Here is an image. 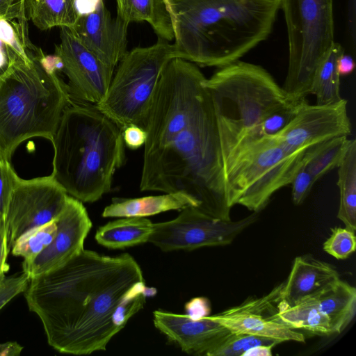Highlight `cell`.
I'll return each mask as SVG.
<instances>
[{
	"instance_id": "6da1fadb",
	"label": "cell",
	"mask_w": 356,
	"mask_h": 356,
	"mask_svg": "<svg viewBox=\"0 0 356 356\" xmlns=\"http://www.w3.org/2000/svg\"><path fill=\"white\" fill-rule=\"evenodd\" d=\"M198 65L175 58L164 68L143 129L142 191L180 193L197 209L231 220L218 120Z\"/></svg>"
},
{
	"instance_id": "7a4b0ae2",
	"label": "cell",
	"mask_w": 356,
	"mask_h": 356,
	"mask_svg": "<svg viewBox=\"0 0 356 356\" xmlns=\"http://www.w3.org/2000/svg\"><path fill=\"white\" fill-rule=\"evenodd\" d=\"M153 291L129 254L110 257L83 249L58 268L30 279L24 297L50 346L83 355L105 350Z\"/></svg>"
},
{
	"instance_id": "3957f363",
	"label": "cell",
	"mask_w": 356,
	"mask_h": 356,
	"mask_svg": "<svg viewBox=\"0 0 356 356\" xmlns=\"http://www.w3.org/2000/svg\"><path fill=\"white\" fill-rule=\"evenodd\" d=\"M177 57L202 67L238 60L271 33L280 0H168Z\"/></svg>"
},
{
	"instance_id": "277c9868",
	"label": "cell",
	"mask_w": 356,
	"mask_h": 356,
	"mask_svg": "<svg viewBox=\"0 0 356 356\" xmlns=\"http://www.w3.org/2000/svg\"><path fill=\"white\" fill-rule=\"evenodd\" d=\"M51 175L71 197L94 202L125 161L122 130L95 104L71 100L51 140Z\"/></svg>"
},
{
	"instance_id": "5b68a950",
	"label": "cell",
	"mask_w": 356,
	"mask_h": 356,
	"mask_svg": "<svg viewBox=\"0 0 356 356\" xmlns=\"http://www.w3.org/2000/svg\"><path fill=\"white\" fill-rule=\"evenodd\" d=\"M38 49L31 64L17 58L0 76V158L8 161L27 139L51 140L72 100L67 83L40 62Z\"/></svg>"
},
{
	"instance_id": "8992f818",
	"label": "cell",
	"mask_w": 356,
	"mask_h": 356,
	"mask_svg": "<svg viewBox=\"0 0 356 356\" xmlns=\"http://www.w3.org/2000/svg\"><path fill=\"white\" fill-rule=\"evenodd\" d=\"M220 141L229 205L257 213L291 184L307 149L290 151L274 136H220Z\"/></svg>"
},
{
	"instance_id": "52a82bcc",
	"label": "cell",
	"mask_w": 356,
	"mask_h": 356,
	"mask_svg": "<svg viewBox=\"0 0 356 356\" xmlns=\"http://www.w3.org/2000/svg\"><path fill=\"white\" fill-rule=\"evenodd\" d=\"M218 69L205 79L204 86L213 100L219 134L251 130L270 114L295 103L260 65L238 60Z\"/></svg>"
},
{
	"instance_id": "ba28073f",
	"label": "cell",
	"mask_w": 356,
	"mask_h": 356,
	"mask_svg": "<svg viewBox=\"0 0 356 356\" xmlns=\"http://www.w3.org/2000/svg\"><path fill=\"white\" fill-rule=\"evenodd\" d=\"M286 24L289 62L282 86L296 102L309 94L314 71L334 42L333 0H280Z\"/></svg>"
},
{
	"instance_id": "9c48e42d",
	"label": "cell",
	"mask_w": 356,
	"mask_h": 356,
	"mask_svg": "<svg viewBox=\"0 0 356 356\" xmlns=\"http://www.w3.org/2000/svg\"><path fill=\"white\" fill-rule=\"evenodd\" d=\"M175 58L174 44L161 38L154 44L128 51L117 65L105 97L96 106L122 130L130 124L143 128L161 75Z\"/></svg>"
},
{
	"instance_id": "30bf717a",
	"label": "cell",
	"mask_w": 356,
	"mask_h": 356,
	"mask_svg": "<svg viewBox=\"0 0 356 356\" xmlns=\"http://www.w3.org/2000/svg\"><path fill=\"white\" fill-rule=\"evenodd\" d=\"M258 213L252 212L232 221L213 218L193 207H186L173 220L153 223L148 242L164 252L227 245L256 222Z\"/></svg>"
},
{
	"instance_id": "8fae6325",
	"label": "cell",
	"mask_w": 356,
	"mask_h": 356,
	"mask_svg": "<svg viewBox=\"0 0 356 356\" xmlns=\"http://www.w3.org/2000/svg\"><path fill=\"white\" fill-rule=\"evenodd\" d=\"M68 196L51 175L30 179L19 177L6 216L9 250L28 230L56 219L65 207Z\"/></svg>"
},
{
	"instance_id": "7c38bea8",
	"label": "cell",
	"mask_w": 356,
	"mask_h": 356,
	"mask_svg": "<svg viewBox=\"0 0 356 356\" xmlns=\"http://www.w3.org/2000/svg\"><path fill=\"white\" fill-rule=\"evenodd\" d=\"M60 38L55 54L61 60L71 99L97 104L105 97L115 70L86 47L71 29L60 27Z\"/></svg>"
},
{
	"instance_id": "4fadbf2b",
	"label": "cell",
	"mask_w": 356,
	"mask_h": 356,
	"mask_svg": "<svg viewBox=\"0 0 356 356\" xmlns=\"http://www.w3.org/2000/svg\"><path fill=\"white\" fill-rule=\"evenodd\" d=\"M351 131L345 99L327 105H310L304 99L291 121L274 136L289 150L298 152Z\"/></svg>"
},
{
	"instance_id": "5bb4252c",
	"label": "cell",
	"mask_w": 356,
	"mask_h": 356,
	"mask_svg": "<svg viewBox=\"0 0 356 356\" xmlns=\"http://www.w3.org/2000/svg\"><path fill=\"white\" fill-rule=\"evenodd\" d=\"M283 283L259 298H251L241 304L210 316L230 332L270 338L282 343H304L305 336L275 316L281 299Z\"/></svg>"
},
{
	"instance_id": "9a60e30c",
	"label": "cell",
	"mask_w": 356,
	"mask_h": 356,
	"mask_svg": "<svg viewBox=\"0 0 356 356\" xmlns=\"http://www.w3.org/2000/svg\"><path fill=\"white\" fill-rule=\"evenodd\" d=\"M56 223L52 242L33 260L22 263L23 271L30 279L58 268L79 254L92 226L82 202L71 196Z\"/></svg>"
},
{
	"instance_id": "2e32d148",
	"label": "cell",
	"mask_w": 356,
	"mask_h": 356,
	"mask_svg": "<svg viewBox=\"0 0 356 356\" xmlns=\"http://www.w3.org/2000/svg\"><path fill=\"white\" fill-rule=\"evenodd\" d=\"M129 25L117 16L113 17L101 0L94 11L81 15L71 29L102 63L115 70L128 52Z\"/></svg>"
},
{
	"instance_id": "e0dca14e",
	"label": "cell",
	"mask_w": 356,
	"mask_h": 356,
	"mask_svg": "<svg viewBox=\"0 0 356 356\" xmlns=\"http://www.w3.org/2000/svg\"><path fill=\"white\" fill-rule=\"evenodd\" d=\"M154 326L181 349L195 355L208 356L209 352L229 332L209 315L194 318L162 310L153 312Z\"/></svg>"
},
{
	"instance_id": "ac0fdd59",
	"label": "cell",
	"mask_w": 356,
	"mask_h": 356,
	"mask_svg": "<svg viewBox=\"0 0 356 356\" xmlns=\"http://www.w3.org/2000/svg\"><path fill=\"white\" fill-rule=\"evenodd\" d=\"M339 277L335 268L309 255L296 257L290 273L283 282L280 300L291 306L314 294Z\"/></svg>"
},
{
	"instance_id": "d6986e66",
	"label": "cell",
	"mask_w": 356,
	"mask_h": 356,
	"mask_svg": "<svg viewBox=\"0 0 356 356\" xmlns=\"http://www.w3.org/2000/svg\"><path fill=\"white\" fill-rule=\"evenodd\" d=\"M312 296L329 319L334 334L344 331L356 314L355 286L338 277Z\"/></svg>"
},
{
	"instance_id": "ffe728a7",
	"label": "cell",
	"mask_w": 356,
	"mask_h": 356,
	"mask_svg": "<svg viewBox=\"0 0 356 356\" xmlns=\"http://www.w3.org/2000/svg\"><path fill=\"white\" fill-rule=\"evenodd\" d=\"M189 207L197 208V204L189 196L180 193L138 198H114L112 203L104 208L102 216L147 217L167 211L181 210Z\"/></svg>"
},
{
	"instance_id": "44dd1931",
	"label": "cell",
	"mask_w": 356,
	"mask_h": 356,
	"mask_svg": "<svg viewBox=\"0 0 356 356\" xmlns=\"http://www.w3.org/2000/svg\"><path fill=\"white\" fill-rule=\"evenodd\" d=\"M117 17L128 24L146 22L159 38L174 39L170 14L163 0H116Z\"/></svg>"
},
{
	"instance_id": "7402d4cb",
	"label": "cell",
	"mask_w": 356,
	"mask_h": 356,
	"mask_svg": "<svg viewBox=\"0 0 356 356\" xmlns=\"http://www.w3.org/2000/svg\"><path fill=\"white\" fill-rule=\"evenodd\" d=\"M153 223L144 217H129L111 221L99 227L97 242L108 248L121 249L148 242Z\"/></svg>"
},
{
	"instance_id": "603a6c76",
	"label": "cell",
	"mask_w": 356,
	"mask_h": 356,
	"mask_svg": "<svg viewBox=\"0 0 356 356\" xmlns=\"http://www.w3.org/2000/svg\"><path fill=\"white\" fill-rule=\"evenodd\" d=\"M337 186L339 206L337 218L346 227L356 230V140L349 139L346 152L339 163Z\"/></svg>"
},
{
	"instance_id": "cb8c5ba5",
	"label": "cell",
	"mask_w": 356,
	"mask_h": 356,
	"mask_svg": "<svg viewBox=\"0 0 356 356\" xmlns=\"http://www.w3.org/2000/svg\"><path fill=\"white\" fill-rule=\"evenodd\" d=\"M275 316L294 330L321 335L334 334L329 319L319 310L312 296L291 306L280 300Z\"/></svg>"
},
{
	"instance_id": "d4e9b609",
	"label": "cell",
	"mask_w": 356,
	"mask_h": 356,
	"mask_svg": "<svg viewBox=\"0 0 356 356\" xmlns=\"http://www.w3.org/2000/svg\"><path fill=\"white\" fill-rule=\"evenodd\" d=\"M344 49L337 42H334L319 63L312 76L309 94L316 97V104L327 105L341 101L340 93V75L337 64Z\"/></svg>"
},
{
	"instance_id": "484cf974",
	"label": "cell",
	"mask_w": 356,
	"mask_h": 356,
	"mask_svg": "<svg viewBox=\"0 0 356 356\" xmlns=\"http://www.w3.org/2000/svg\"><path fill=\"white\" fill-rule=\"evenodd\" d=\"M76 0H31L30 19L40 30L55 26L72 29L80 15Z\"/></svg>"
},
{
	"instance_id": "4316f807",
	"label": "cell",
	"mask_w": 356,
	"mask_h": 356,
	"mask_svg": "<svg viewBox=\"0 0 356 356\" xmlns=\"http://www.w3.org/2000/svg\"><path fill=\"white\" fill-rule=\"evenodd\" d=\"M348 140V136H338L307 149L305 165L316 181L338 166L346 152Z\"/></svg>"
},
{
	"instance_id": "83f0119b",
	"label": "cell",
	"mask_w": 356,
	"mask_h": 356,
	"mask_svg": "<svg viewBox=\"0 0 356 356\" xmlns=\"http://www.w3.org/2000/svg\"><path fill=\"white\" fill-rule=\"evenodd\" d=\"M56 218L20 236L10 249L12 254L23 257L24 262L33 260L52 242L57 231Z\"/></svg>"
},
{
	"instance_id": "f1b7e54d",
	"label": "cell",
	"mask_w": 356,
	"mask_h": 356,
	"mask_svg": "<svg viewBox=\"0 0 356 356\" xmlns=\"http://www.w3.org/2000/svg\"><path fill=\"white\" fill-rule=\"evenodd\" d=\"M0 40L26 64L33 63V51L36 47L29 39L28 24L0 19Z\"/></svg>"
},
{
	"instance_id": "f546056e",
	"label": "cell",
	"mask_w": 356,
	"mask_h": 356,
	"mask_svg": "<svg viewBox=\"0 0 356 356\" xmlns=\"http://www.w3.org/2000/svg\"><path fill=\"white\" fill-rule=\"evenodd\" d=\"M279 344V341L241 332H229L209 352L208 356H242L257 345Z\"/></svg>"
},
{
	"instance_id": "4dcf8cb0",
	"label": "cell",
	"mask_w": 356,
	"mask_h": 356,
	"mask_svg": "<svg viewBox=\"0 0 356 356\" xmlns=\"http://www.w3.org/2000/svg\"><path fill=\"white\" fill-rule=\"evenodd\" d=\"M355 232L346 227L332 228L330 236L323 245V250L337 259H347L356 248Z\"/></svg>"
},
{
	"instance_id": "1f68e13d",
	"label": "cell",
	"mask_w": 356,
	"mask_h": 356,
	"mask_svg": "<svg viewBox=\"0 0 356 356\" xmlns=\"http://www.w3.org/2000/svg\"><path fill=\"white\" fill-rule=\"evenodd\" d=\"M300 101L295 102L285 108L270 114L257 127L251 130L243 131L242 134L245 133L256 136L276 135L282 130L293 118Z\"/></svg>"
},
{
	"instance_id": "d6a6232c",
	"label": "cell",
	"mask_w": 356,
	"mask_h": 356,
	"mask_svg": "<svg viewBox=\"0 0 356 356\" xmlns=\"http://www.w3.org/2000/svg\"><path fill=\"white\" fill-rule=\"evenodd\" d=\"M19 177L10 161L0 158V221H6V216L13 188Z\"/></svg>"
},
{
	"instance_id": "836d02e7",
	"label": "cell",
	"mask_w": 356,
	"mask_h": 356,
	"mask_svg": "<svg viewBox=\"0 0 356 356\" xmlns=\"http://www.w3.org/2000/svg\"><path fill=\"white\" fill-rule=\"evenodd\" d=\"M30 278L24 271L6 277L0 283V310L12 299L26 289Z\"/></svg>"
},
{
	"instance_id": "e575fe53",
	"label": "cell",
	"mask_w": 356,
	"mask_h": 356,
	"mask_svg": "<svg viewBox=\"0 0 356 356\" xmlns=\"http://www.w3.org/2000/svg\"><path fill=\"white\" fill-rule=\"evenodd\" d=\"M316 182L312 175L307 170L304 162L294 175L291 182L292 201L295 205L301 204Z\"/></svg>"
},
{
	"instance_id": "d590c367",
	"label": "cell",
	"mask_w": 356,
	"mask_h": 356,
	"mask_svg": "<svg viewBox=\"0 0 356 356\" xmlns=\"http://www.w3.org/2000/svg\"><path fill=\"white\" fill-rule=\"evenodd\" d=\"M31 0H0V19L28 24Z\"/></svg>"
},
{
	"instance_id": "8d00e7d4",
	"label": "cell",
	"mask_w": 356,
	"mask_h": 356,
	"mask_svg": "<svg viewBox=\"0 0 356 356\" xmlns=\"http://www.w3.org/2000/svg\"><path fill=\"white\" fill-rule=\"evenodd\" d=\"M124 145L131 149H136L145 145L147 138L146 131L136 124H130L122 130Z\"/></svg>"
},
{
	"instance_id": "74e56055",
	"label": "cell",
	"mask_w": 356,
	"mask_h": 356,
	"mask_svg": "<svg viewBox=\"0 0 356 356\" xmlns=\"http://www.w3.org/2000/svg\"><path fill=\"white\" fill-rule=\"evenodd\" d=\"M185 309L186 314L194 318H199L209 315L211 305L207 298H195L186 304Z\"/></svg>"
},
{
	"instance_id": "f35d334b",
	"label": "cell",
	"mask_w": 356,
	"mask_h": 356,
	"mask_svg": "<svg viewBox=\"0 0 356 356\" xmlns=\"http://www.w3.org/2000/svg\"><path fill=\"white\" fill-rule=\"evenodd\" d=\"M9 251L6 222L0 221V283L4 280L5 275L9 270L7 263Z\"/></svg>"
},
{
	"instance_id": "ab89813d",
	"label": "cell",
	"mask_w": 356,
	"mask_h": 356,
	"mask_svg": "<svg viewBox=\"0 0 356 356\" xmlns=\"http://www.w3.org/2000/svg\"><path fill=\"white\" fill-rule=\"evenodd\" d=\"M17 58L19 57L0 40V76Z\"/></svg>"
},
{
	"instance_id": "60d3db41",
	"label": "cell",
	"mask_w": 356,
	"mask_h": 356,
	"mask_svg": "<svg viewBox=\"0 0 356 356\" xmlns=\"http://www.w3.org/2000/svg\"><path fill=\"white\" fill-rule=\"evenodd\" d=\"M355 62L351 56L342 54L337 60V71L340 76H346L351 74L355 69Z\"/></svg>"
},
{
	"instance_id": "b9f144b4",
	"label": "cell",
	"mask_w": 356,
	"mask_h": 356,
	"mask_svg": "<svg viewBox=\"0 0 356 356\" xmlns=\"http://www.w3.org/2000/svg\"><path fill=\"white\" fill-rule=\"evenodd\" d=\"M276 344L257 345L245 351L242 356H271Z\"/></svg>"
},
{
	"instance_id": "7bdbcfd3",
	"label": "cell",
	"mask_w": 356,
	"mask_h": 356,
	"mask_svg": "<svg viewBox=\"0 0 356 356\" xmlns=\"http://www.w3.org/2000/svg\"><path fill=\"white\" fill-rule=\"evenodd\" d=\"M101 0H76L75 6L79 15L88 14L95 10Z\"/></svg>"
},
{
	"instance_id": "ee69618b",
	"label": "cell",
	"mask_w": 356,
	"mask_h": 356,
	"mask_svg": "<svg viewBox=\"0 0 356 356\" xmlns=\"http://www.w3.org/2000/svg\"><path fill=\"white\" fill-rule=\"evenodd\" d=\"M23 347L17 342L0 343V356H17L20 355Z\"/></svg>"
},
{
	"instance_id": "f6af8a7d",
	"label": "cell",
	"mask_w": 356,
	"mask_h": 356,
	"mask_svg": "<svg viewBox=\"0 0 356 356\" xmlns=\"http://www.w3.org/2000/svg\"><path fill=\"white\" fill-rule=\"evenodd\" d=\"M163 1L165 3V6H166V7H167L170 14V17H171V15H172V14H171V8H170L169 1L168 0H163Z\"/></svg>"
}]
</instances>
